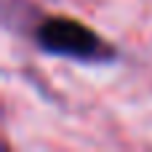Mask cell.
<instances>
[{
    "label": "cell",
    "instance_id": "6da1fadb",
    "mask_svg": "<svg viewBox=\"0 0 152 152\" xmlns=\"http://www.w3.org/2000/svg\"><path fill=\"white\" fill-rule=\"evenodd\" d=\"M32 40L40 53L59 56L80 64H112L120 59L118 48L107 43L96 29L75 16H43L35 29Z\"/></svg>",
    "mask_w": 152,
    "mask_h": 152
}]
</instances>
